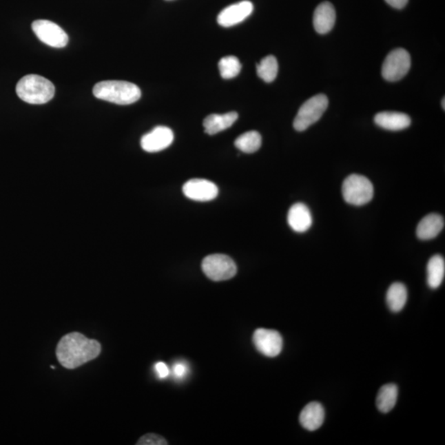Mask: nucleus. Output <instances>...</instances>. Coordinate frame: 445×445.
I'll return each mask as SVG.
<instances>
[{
	"label": "nucleus",
	"mask_w": 445,
	"mask_h": 445,
	"mask_svg": "<svg viewBox=\"0 0 445 445\" xmlns=\"http://www.w3.org/2000/svg\"><path fill=\"white\" fill-rule=\"evenodd\" d=\"M102 346L96 340L87 338L79 333L63 337L56 347L59 362L66 369H76L98 357Z\"/></svg>",
	"instance_id": "obj_1"
},
{
	"label": "nucleus",
	"mask_w": 445,
	"mask_h": 445,
	"mask_svg": "<svg viewBox=\"0 0 445 445\" xmlns=\"http://www.w3.org/2000/svg\"><path fill=\"white\" fill-rule=\"evenodd\" d=\"M92 92L96 99L118 105L132 104L141 98L140 87L127 81L99 82L94 87Z\"/></svg>",
	"instance_id": "obj_2"
},
{
	"label": "nucleus",
	"mask_w": 445,
	"mask_h": 445,
	"mask_svg": "<svg viewBox=\"0 0 445 445\" xmlns=\"http://www.w3.org/2000/svg\"><path fill=\"white\" fill-rule=\"evenodd\" d=\"M17 94L29 104H45L54 98L56 87L40 75L28 74L21 79L16 86Z\"/></svg>",
	"instance_id": "obj_3"
},
{
	"label": "nucleus",
	"mask_w": 445,
	"mask_h": 445,
	"mask_svg": "<svg viewBox=\"0 0 445 445\" xmlns=\"http://www.w3.org/2000/svg\"><path fill=\"white\" fill-rule=\"evenodd\" d=\"M342 195L348 204L361 207L373 199V186L364 176L352 174L344 180Z\"/></svg>",
	"instance_id": "obj_4"
},
{
	"label": "nucleus",
	"mask_w": 445,
	"mask_h": 445,
	"mask_svg": "<svg viewBox=\"0 0 445 445\" xmlns=\"http://www.w3.org/2000/svg\"><path fill=\"white\" fill-rule=\"evenodd\" d=\"M329 107V99L324 94H318L302 105L293 121V128L304 132L321 118Z\"/></svg>",
	"instance_id": "obj_5"
},
{
	"label": "nucleus",
	"mask_w": 445,
	"mask_h": 445,
	"mask_svg": "<svg viewBox=\"0 0 445 445\" xmlns=\"http://www.w3.org/2000/svg\"><path fill=\"white\" fill-rule=\"evenodd\" d=\"M205 275L214 281H224L237 274V266L234 260L224 254L207 256L203 262Z\"/></svg>",
	"instance_id": "obj_6"
},
{
	"label": "nucleus",
	"mask_w": 445,
	"mask_h": 445,
	"mask_svg": "<svg viewBox=\"0 0 445 445\" xmlns=\"http://www.w3.org/2000/svg\"><path fill=\"white\" fill-rule=\"evenodd\" d=\"M410 68V54L405 49L398 48L386 57L382 66V75L389 82H396L406 76Z\"/></svg>",
	"instance_id": "obj_7"
},
{
	"label": "nucleus",
	"mask_w": 445,
	"mask_h": 445,
	"mask_svg": "<svg viewBox=\"0 0 445 445\" xmlns=\"http://www.w3.org/2000/svg\"><path fill=\"white\" fill-rule=\"evenodd\" d=\"M32 28L41 41L52 48H63L69 43L67 33L59 25L50 21H34Z\"/></svg>",
	"instance_id": "obj_8"
},
{
	"label": "nucleus",
	"mask_w": 445,
	"mask_h": 445,
	"mask_svg": "<svg viewBox=\"0 0 445 445\" xmlns=\"http://www.w3.org/2000/svg\"><path fill=\"white\" fill-rule=\"evenodd\" d=\"M253 341L257 350L267 357H276L283 348V338L278 331L258 329L254 331Z\"/></svg>",
	"instance_id": "obj_9"
},
{
	"label": "nucleus",
	"mask_w": 445,
	"mask_h": 445,
	"mask_svg": "<svg viewBox=\"0 0 445 445\" xmlns=\"http://www.w3.org/2000/svg\"><path fill=\"white\" fill-rule=\"evenodd\" d=\"M183 191L187 198L207 203L216 199L219 190L215 183L205 179H192L185 183Z\"/></svg>",
	"instance_id": "obj_10"
},
{
	"label": "nucleus",
	"mask_w": 445,
	"mask_h": 445,
	"mask_svg": "<svg viewBox=\"0 0 445 445\" xmlns=\"http://www.w3.org/2000/svg\"><path fill=\"white\" fill-rule=\"evenodd\" d=\"M174 134L169 127H157L141 138L142 149L148 153H157L167 148L174 142Z\"/></svg>",
	"instance_id": "obj_11"
},
{
	"label": "nucleus",
	"mask_w": 445,
	"mask_h": 445,
	"mask_svg": "<svg viewBox=\"0 0 445 445\" xmlns=\"http://www.w3.org/2000/svg\"><path fill=\"white\" fill-rule=\"evenodd\" d=\"M253 11V4L247 0L234 3L220 12L217 22L224 28L233 27L249 18Z\"/></svg>",
	"instance_id": "obj_12"
},
{
	"label": "nucleus",
	"mask_w": 445,
	"mask_h": 445,
	"mask_svg": "<svg viewBox=\"0 0 445 445\" xmlns=\"http://www.w3.org/2000/svg\"><path fill=\"white\" fill-rule=\"evenodd\" d=\"M288 224L297 233H304L311 228L313 218L307 205L296 203L292 205L288 213Z\"/></svg>",
	"instance_id": "obj_13"
},
{
	"label": "nucleus",
	"mask_w": 445,
	"mask_h": 445,
	"mask_svg": "<svg viewBox=\"0 0 445 445\" xmlns=\"http://www.w3.org/2000/svg\"><path fill=\"white\" fill-rule=\"evenodd\" d=\"M335 22V8L329 2H323L317 7L313 14V27L319 34L331 31Z\"/></svg>",
	"instance_id": "obj_14"
},
{
	"label": "nucleus",
	"mask_w": 445,
	"mask_h": 445,
	"mask_svg": "<svg viewBox=\"0 0 445 445\" xmlns=\"http://www.w3.org/2000/svg\"><path fill=\"white\" fill-rule=\"evenodd\" d=\"M375 123L380 127L388 131L397 132L409 127L411 118L405 113L382 112L375 115Z\"/></svg>",
	"instance_id": "obj_15"
},
{
	"label": "nucleus",
	"mask_w": 445,
	"mask_h": 445,
	"mask_svg": "<svg viewBox=\"0 0 445 445\" xmlns=\"http://www.w3.org/2000/svg\"><path fill=\"white\" fill-rule=\"evenodd\" d=\"M324 418L325 411L321 403L312 402L302 410L300 422L304 429L313 431L322 426Z\"/></svg>",
	"instance_id": "obj_16"
},
{
	"label": "nucleus",
	"mask_w": 445,
	"mask_h": 445,
	"mask_svg": "<svg viewBox=\"0 0 445 445\" xmlns=\"http://www.w3.org/2000/svg\"><path fill=\"white\" fill-rule=\"evenodd\" d=\"M444 220L438 214H431L420 221L417 235L422 240H430L437 237L444 229Z\"/></svg>",
	"instance_id": "obj_17"
},
{
	"label": "nucleus",
	"mask_w": 445,
	"mask_h": 445,
	"mask_svg": "<svg viewBox=\"0 0 445 445\" xmlns=\"http://www.w3.org/2000/svg\"><path fill=\"white\" fill-rule=\"evenodd\" d=\"M238 118V113L235 112L225 113V114L222 115H209L204 120L205 132L209 134V136H214V134L225 131V130L232 127Z\"/></svg>",
	"instance_id": "obj_18"
},
{
	"label": "nucleus",
	"mask_w": 445,
	"mask_h": 445,
	"mask_svg": "<svg viewBox=\"0 0 445 445\" xmlns=\"http://www.w3.org/2000/svg\"><path fill=\"white\" fill-rule=\"evenodd\" d=\"M445 275V262L442 256L435 255L427 265V283L431 289L442 285Z\"/></svg>",
	"instance_id": "obj_19"
},
{
	"label": "nucleus",
	"mask_w": 445,
	"mask_h": 445,
	"mask_svg": "<svg viewBox=\"0 0 445 445\" xmlns=\"http://www.w3.org/2000/svg\"><path fill=\"white\" fill-rule=\"evenodd\" d=\"M398 395L397 386L394 384H385L380 389L376 398L377 409L381 413H388L395 406Z\"/></svg>",
	"instance_id": "obj_20"
},
{
	"label": "nucleus",
	"mask_w": 445,
	"mask_h": 445,
	"mask_svg": "<svg viewBox=\"0 0 445 445\" xmlns=\"http://www.w3.org/2000/svg\"><path fill=\"white\" fill-rule=\"evenodd\" d=\"M386 300L391 311L400 312L405 307L407 301V289L405 284L400 282L393 283L389 289Z\"/></svg>",
	"instance_id": "obj_21"
},
{
	"label": "nucleus",
	"mask_w": 445,
	"mask_h": 445,
	"mask_svg": "<svg viewBox=\"0 0 445 445\" xmlns=\"http://www.w3.org/2000/svg\"><path fill=\"white\" fill-rule=\"evenodd\" d=\"M234 145L243 153L253 154L257 152L262 146L261 134L255 131L246 132L237 138Z\"/></svg>",
	"instance_id": "obj_22"
},
{
	"label": "nucleus",
	"mask_w": 445,
	"mask_h": 445,
	"mask_svg": "<svg viewBox=\"0 0 445 445\" xmlns=\"http://www.w3.org/2000/svg\"><path fill=\"white\" fill-rule=\"evenodd\" d=\"M278 62H277L276 58L273 56L263 58L257 65L258 75L266 83H271L275 81L277 74H278Z\"/></svg>",
	"instance_id": "obj_23"
},
{
	"label": "nucleus",
	"mask_w": 445,
	"mask_h": 445,
	"mask_svg": "<svg viewBox=\"0 0 445 445\" xmlns=\"http://www.w3.org/2000/svg\"><path fill=\"white\" fill-rule=\"evenodd\" d=\"M241 69L240 61L234 56L222 58L219 62L220 73L221 77L225 79H230L238 76Z\"/></svg>",
	"instance_id": "obj_24"
},
{
	"label": "nucleus",
	"mask_w": 445,
	"mask_h": 445,
	"mask_svg": "<svg viewBox=\"0 0 445 445\" xmlns=\"http://www.w3.org/2000/svg\"><path fill=\"white\" fill-rule=\"evenodd\" d=\"M138 445H166L167 442L162 436L156 434H147L138 439Z\"/></svg>",
	"instance_id": "obj_25"
},
{
	"label": "nucleus",
	"mask_w": 445,
	"mask_h": 445,
	"mask_svg": "<svg viewBox=\"0 0 445 445\" xmlns=\"http://www.w3.org/2000/svg\"><path fill=\"white\" fill-rule=\"evenodd\" d=\"M155 371H156L158 376L161 377V379H165V377L169 376L170 373L169 367H167V364L163 362H158L155 364Z\"/></svg>",
	"instance_id": "obj_26"
},
{
	"label": "nucleus",
	"mask_w": 445,
	"mask_h": 445,
	"mask_svg": "<svg viewBox=\"0 0 445 445\" xmlns=\"http://www.w3.org/2000/svg\"><path fill=\"white\" fill-rule=\"evenodd\" d=\"M173 371L175 377L180 379V377L186 376L188 369L187 365L184 363H176L174 365Z\"/></svg>",
	"instance_id": "obj_27"
},
{
	"label": "nucleus",
	"mask_w": 445,
	"mask_h": 445,
	"mask_svg": "<svg viewBox=\"0 0 445 445\" xmlns=\"http://www.w3.org/2000/svg\"><path fill=\"white\" fill-rule=\"evenodd\" d=\"M390 6H392L394 8H397V10H402L406 6L408 0H385Z\"/></svg>",
	"instance_id": "obj_28"
},
{
	"label": "nucleus",
	"mask_w": 445,
	"mask_h": 445,
	"mask_svg": "<svg viewBox=\"0 0 445 445\" xmlns=\"http://www.w3.org/2000/svg\"><path fill=\"white\" fill-rule=\"evenodd\" d=\"M445 103V100H444V99H443V101H442V106H443V109H444H444H445V103Z\"/></svg>",
	"instance_id": "obj_29"
}]
</instances>
